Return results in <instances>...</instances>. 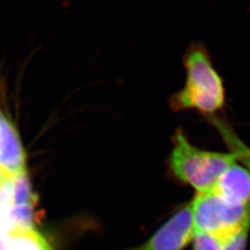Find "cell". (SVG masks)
<instances>
[{
  "label": "cell",
  "mask_w": 250,
  "mask_h": 250,
  "mask_svg": "<svg viewBox=\"0 0 250 250\" xmlns=\"http://www.w3.org/2000/svg\"><path fill=\"white\" fill-rule=\"evenodd\" d=\"M187 79L182 89L170 99V107L178 112L194 109L212 117L225 106L224 80L215 69L205 45L194 43L184 56Z\"/></svg>",
  "instance_id": "1"
},
{
  "label": "cell",
  "mask_w": 250,
  "mask_h": 250,
  "mask_svg": "<svg viewBox=\"0 0 250 250\" xmlns=\"http://www.w3.org/2000/svg\"><path fill=\"white\" fill-rule=\"evenodd\" d=\"M194 235L195 228L188 203L162 224L143 245L133 250H184Z\"/></svg>",
  "instance_id": "4"
},
{
  "label": "cell",
  "mask_w": 250,
  "mask_h": 250,
  "mask_svg": "<svg viewBox=\"0 0 250 250\" xmlns=\"http://www.w3.org/2000/svg\"><path fill=\"white\" fill-rule=\"evenodd\" d=\"M212 190L233 205H250V172L236 161L224 170Z\"/></svg>",
  "instance_id": "5"
},
{
  "label": "cell",
  "mask_w": 250,
  "mask_h": 250,
  "mask_svg": "<svg viewBox=\"0 0 250 250\" xmlns=\"http://www.w3.org/2000/svg\"><path fill=\"white\" fill-rule=\"evenodd\" d=\"M215 127L218 128L221 134L224 136L225 142L229 146L232 152L237 155V161H240L243 166L250 172V148L248 147L241 140L232 133V130L224 124L219 122L217 119H211Z\"/></svg>",
  "instance_id": "9"
},
{
  "label": "cell",
  "mask_w": 250,
  "mask_h": 250,
  "mask_svg": "<svg viewBox=\"0 0 250 250\" xmlns=\"http://www.w3.org/2000/svg\"><path fill=\"white\" fill-rule=\"evenodd\" d=\"M192 244L193 250H222L223 242L205 233L195 232Z\"/></svg>",
  "instance_id": "10"
},
{
  "label": "cell",
  "mask_w": 250,
  "mask_h": 250,
  "mask_svg": "<svg viewBox=\"0 0 250 250\" xmlns=\"http://www.w3.org/2000/svg\"><path fill=\"white\" fill-rule=\"evenodd\" d=\"M189 204L195 232L205 233L221 241L250 224V205H233L212 189L196 193Z\"/></svg>",
  "instance_id": "3"
},
{
  "label": "cell",
  "mask_w": 250,
  "mask_h": 250,
  "mask_svg": "<svg viewBox=\"0 0 250 250\" xmlns=\"http://www.w3.org/2000/svg\"><path fill=\"white\" fill-rule=\"evenodd\" d=\"M0 168L10 178L25 171V154L16 125L8 114L2 127Z\"/></svg>",
  "instance_id": "6"
},
{
  "label": "cell",
  "mask_w": 250,
  "mask_h": 250,
  "mask_svg": "<svg viewBox=\"0 0 250 250\" xmlns=\"http://www.w3.org/2000/svg\"><path fill=\"white\" fill-rule=\"evenodd\" d=\"M8 239V250H51L45 238L34 229L12 228Z\"/></svg>",
  "instance_id": "8"
},
{
  "label": "cell",
  "mask_w": 250,
  "mask_h": 250,
  "mask_svg": "<svg viewBox=\"0 0 250 250\" xmlns=\"http://www.w3.org/2000/svg\"><path fill=\"white\" fill-rule=\"evenodd\" d=\"M9 178H10V177L6 174V172L0 168V186H1L6 180H8V179Z\"/></svg>",
  "instance_id": "11"
},
{
  "label": "cell",
  "mask_w": 250,
  "mask_h": 250,
  "mask_svg": "<svg viewBox=\"0 0 250 250\" xmlns=\"http://www.w3.org/2000/svg\"><path fill=\"white\" fill-rule=\"evenodd\" d=\"M11 221L20 227H31L33 225V208L35 197L32 193L26 172L22 171L11 177Z\"/></svg>",
  "instance_id": "7"
},
{
  "label": "cell",
  "mask_w": 250,
  "mask_h": 250,
  "mask_svg": "<svg viewBox=\"0 0 250 250\" xmlns=\"http://www.w3.org/2000/svg\"><path fill=\"white\" fill-rule=\"evenodd\" d=\"M237 161L234 152H217L198 148L189 142L182 129L172 137V149L168 158L171 176L196 193L212 189L223 174Z\"/></svg>",
  "instance_id": "2"
}]
</instances>
